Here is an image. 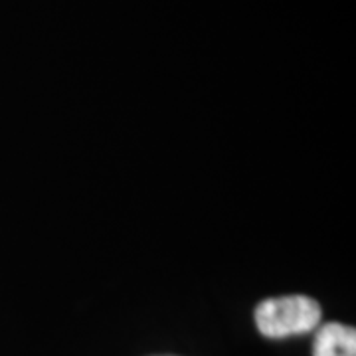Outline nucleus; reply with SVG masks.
<instances>
[{
  "mask_svg": "<svg viewBox=\"0 0 356 356\" xmlns=\"http://www.w3.org/2000/svg\"><path fill=\"white\" fill-rule=\"evenodd\" d=\"M321 323V307L305 295H289L266 299L255 309V325L264 337L285 339L305 334Z\"/></svg>",
  "mask_w": 356,
  "mask_h": 356,
  "instance_id": "1",
  "label": "nucleus"
},
{
  "mask_svg": "<svg viewBox=\"0 0 356 356\" xmlns=\"http://www.w3.org/2000/svg\"><path fill=\"white\" fill-rule=\"evenodd\" d=\"M313 356H356V332L341 323H327L317 331Z\"/></svg>",
  "mask_w": 356,
  "mask_h": 356,
  "instance_id": "2",
  "label": "nucleus"
}]
</instances>
